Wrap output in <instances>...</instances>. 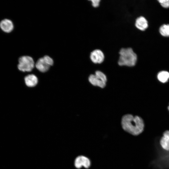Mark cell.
I'll return each instance as SVG.
<instances>
[{
    "mask_svg": "<svg viewBox=\"0 0 169 169\" xmlns=\"http://www.w3.org/2000/svg\"><path fill=\"white\" fill-rule=\"evenodd\" d=\"M35 65L32 58L28 56H23L19 59L18 68L19 70L23 72H30Z\"/></svg>",
    "mask_w": 169,
    "mask_h": 169,
    "instance_id": "cell-4",
    "label": "cell"
},
{
    "mask_svg": "<svg viewBox=\"0 0 169 169\" xmlns=\"http://www.w3.org/2000/svg\"><path fill=\"white\" fill-rule=\"evenodd\" d=\"M160 144L162 148L166 151H169V131H166L160 140Z\"/></svg>",
    "mask_w": 169,
    "mask_h": 169,
    "instance_id": "cell-10",
    "label": "cell"
},
{
    "mask_svg": "<svg viewBox=\"0 0 169 169\" xmlns=\"http://www.w3.org/2000/svg\"><path fill=\"white\" fill-rule=\"evenodd\" d=\"M168 110H169V106H168Z\"/></svg>",
    "mask_w": 169,
    "mask_h": 169,
    "instance_id": "cell-16",
    "label": "cell"
},
{
    "mask_svg": "<svg viewBox=\"0 0 169 169\" xmlns=\"http://www.w3.org/2000/svg\"><path fill=\"white\" fill-rule=\"evenodd\" d=\"M74 164L75 168L78 169L83 167L86 169H88L91 166V161L88 157L83 155H80L75 158Z\"/></svg>",
    "mask_w": 169,
    "mask_h": 169,
    "instance_id": "cell-6",
    "label": "cell"
},
{
    "mask_svg": "<svg viewBox=\"0 0 169 169\" xmlns=\"http://www.w3.org/2000/svg\"><path fill=\"white\" fill-rule=\"evenodd\" d=\"M24 81L26 85L30 87L35 86L38 82L37 77L33 74L28 75L24 78Z\"/></svg>",
    "mask_w": 169,
    "mask_h": 169,
    "instance_id": "cell-11",
    "label": "cell"
},
{
    "mask_svg": "<svg viewBox=\"0 0 169 169\" xmlns=\"http://www.w3.org/2000/svg\"><path fill=\"white\" fill-rule=\"evenodd\" d=\"M0 28L5 33H10L13 29L14 25L11 20L5 18L0 22Z\"/></svg>",
    "mask_w": 169,
    "mask_h": 169,
    "instance_id": "cell-8",
    "label": "cell"
},
{
    "mask_svg": "<svg viewBox=\"0 0 169 169\" xmlns=\"http://www.w3.org/2000/svg\"><path fill=\"white\" fill-rule=\"evenodd\" d=\"M89 1L91 2L92 6L95 8L98 7L99 6L101 2L100 0H90Z\"/></svg>",
    "mask_w": 169,
    "mask_h": 169,
    "instance_id": "cell-15",
    "label": "cell"
},
{
    "mask_svg": "<svg viewBox=\"0 0 169 169\" xmlns=\"http://www.w3.org/2000/svg\"><path fill=\"white\" fill-rule=\"evenodd\" d=\"M90 58L93 63L100 64L104 62L105 56L104 53L101 50L96 49L91 52Z\"/></svg>",
    "mask_w": 169,
    "mask_h": 169,
    "instance_id": "cell-7",
    "label": "cell"
},
{
    "mask_svg": "<svg viewBox=\"0 0 169 169\" xmlns=\"http://www.w3.org/2000/svg\"><path fill=\"white\" fill-rule=\"evenodd\" d=\"M121 125L123 130L134 136L139 135L143 131L144 127L142 119L138 116L131 114L124 115L122 118Z\"/></svg>",
    "mask_w": 169,
    "mask_h": 169,
    "instance_id": "cell-1",
    "label": "cell"
},
{
    "mask_svg": "<svg viewBox=\"0 0 169 169\" xmlns=\"http://www.w3.org/2000/svg\"><path fill=\"white\" fill-rule=\"evenodd\" d=\"M158 1L162 7L164 8L169 7V0H159Z\"/></svg>",
    "mask_w": 169,
    "mask_h": 169,
    "instance_id": "cell-14",
    "label": "cell"
},
{
    "mask_svg": "<svg viewBox=\"0 0 169 169\" xmlns=\"http://www.w3.org/2000/svg\"><path fill=\"white\" fill-rule=\"evenodd\" d=\"M135 26L138 29L144 31L148 27V22L145 17L141 16L138 17L136 20Z\"/></svg>",
    "mask_w": 169,
    "mask_h": 169,
    "instance_id": "cell-9",
    "label": "cell"
},
{
    "mask_svg": "<svg viewBox=\"0 0 169 169\" xmlns=\"http://www.w3.org/2000/svg\"><path fill=\"white\" fill-rule=\"evenodd\" d=\"M88 80L93 85L104 88L106 85L107 79L106 75L103 72L97 70L94 74L90 75Z\"/></svg>",
    "mask_w": 169,
    "mask_h": 169,
    "instance_id": "cell-3",
    "label": "cell"
},
{
    "mask_svg": "<svg viewBox=\"0 0 169 169\" xmlns=\"http://www.w3.org/2000/svg\"><path fill=\"white\" fill-rule=\"evenodd\" d=\"M159 32L164 37L169 36V24H163L159 28Z\"/></svg>",
    "mask_w": 169,
    "mask_h": 169,
    "instance_id": "cell-13",
    "label": "cell"
},
{
    "mask_svg": "<svg viewBox=\"0 0 169 169\" xmlns=\"http://www.w3.org/2000/svg\"><path fill=\"white\" fill-rule=\"evenodd\" d=\"M118 64L120 66L133 67L137 60V55L132 48H123L119 50Z\"/></svg>",
    "mask_w": 169,
    "mask_h": 169,
    "instance_id": "cell-2",
    "label": "cell"
},
{
    "mask_svg": "<svg viewBox=\"0 0 169 169\" xmlns=\"http://www.w3.org/2000/svg\"><path fill=\"white\" fill-rule=\"evenodd\" d=\"M53 64L52 59L48 55H45L39 59L35 65L39 71L44 73L48 70L50 66Z\"/></svg>",
    "mask_w": 169,
    "mask_h": 169,
    "instance_id": "cell-5",
    "label": "cell"
},
{
    "mask_svg": "<svg viewBox=\"0 0 169 169\" xmlns=\"http://www.w3.org/2000/svg\"><path fill=\"white\" fill-rule=\"evenodd\" d=\"M157 78L161 82H166L169 78V73L165 71H161L157 75Z\"/></svg>",
    "mask_w": 169,
    "mask_h": 169,
    "instance_id": "cell-12",
    "label": "cell"
}]
</instances>
